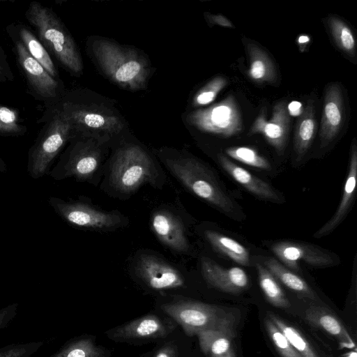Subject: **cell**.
Segmentation results:
<instances>
[{"label": "cell", "mask_w": 357, "mask_h": 357, "mask_svg": "<svg viewBox=\"0 0 357 357\" xmlns=\"http://www.w3.org/2000/svg\"><path fill=\"white\" fill-rule=\"evenodd\" d=\"M165 162L174 177L193 195L234 220L245 218L241 206L202 162L193 157H178L166 159Z\"/></svg>", "instance_id": "6da1fadb"}, {"label": "cell", "mask_w": 357, "mask_h": 357, "mask_svg": "<svg viewBox=\"0 0 357 357\" xmlns=\"http://www.w3.org/2000/svg\"><path fill=\"white\" fill-rule=\"evenodd\" d=\"M26 19L36 30L39 40L70 72L79 74L82 59L76 44L53 10L37 1L30 3Z\"/></svg>", "instance_id": "7a4b0ae2"}, {"label": "cell", "mask_w": 357, "mask_h": 357, "mask_svg": "<svg viewBox=\"0 0 357 357\" xmlns=\"http://www.w3.org/2000/svg\"><path fill=\"white\" fill-rule=\"evenodd\" d=\"M93 52L104 73L119 86L130 91L145 88L149 66L135 50L99 39L93 43Z\"/></svg>", "instance_id": "3957f363"}, {"label": "cell", "mask_w": 357, "mask_h": 357, "mask_svg": "<svg viewBox=\"0 0 357 357\" xmlns=\"http://www.w3.org/2000/svg\"><path fill=\"white\" fill-rule=\"evenodd\" d=\"M41 121L45 125L28 153L27 172L34 179L50 174L55 158L75 134L58 103L46 111Z\"/></svg>", "instance_id": "277c9868"}, {"label": "cell", "mask_w": 357, "mask_h": 357, "mask_svg": "<svg viewBox=\"0 0 357 357\" xmlns=\"http://www.w3.org/2000/svg\"><path fill=\"white\" fill-rule=\"evenodd\" d=\"M158 176L148 153L138 146L130 145L115 154L110 166L109 181L116 192L127 195L144 183L155 185Z\"/></svg>", "instance_id": "5b68a950"}, {"label": "cell", "mask_w": 357, "mask_h": 357, "mask_svg": "<svg viewBox=\"0 0 357 357\" xmlns=\"http://www.w3.org/2000/svg\"><path fill=\"white\" fill-rule=\"evenodd\" d=\"M160 307L188 336L208 330L235 331L234 314L216 305L180 300L163 304Z\"/></svg>", "instance_id": "8992f818"}, {"label": "cell", "mask_w": 357, "mask_h": 357, "mask_svg": "<svg viewBox=\"0 0 357 357\" xmlns=\"http://www.w3.org/2000/svg\"><path fill=\"white\" fill-rule=\"evenodd\" d=\"M58 104L70 121L75 133L84 137L104 142L119 133L123 127L121 119L105 108L68 100Z\"/></svg>", "instance_id": "52a82bcc"}, {"label": "cell", "mask_w": 357, "mask_h": 357, "mask_svg": "<svg viewBox=\"0 0 357 357\" xmlns=\"http://www.w3.org/2000/svg\"><path fill=\"white\" fill-rule=\"evenodd\" d=\"M186 119L198 130L222 137H231L243 130L241 114L231 94L210 107L190 112Z\"/></svg>", "instance_id": "ba28073f"}, {"label": "cell", "mask_w": 357, "mask_h": 357, "mask_svg": "<svg viewBox=\"0 0 357 357\" xmlns=\"http://www.w3.org/2000/svg\"><path fill=\"white\" fill-rule=\"evenodd\" d=\"M48 201L54 211L75 227L105 231L126 225L125 217L116 211H103L81 201L67 202L55 197Z\"/></svg>", "instance_id": "9c48e42d"}, {"label": "cell", "mask_w": 357, "mask_h": 357, "mask_svg": "<svg viewBox=\"0 0 357 357\" xmlns=\"http://www.w3.org/2000/svg\"><path fill=\"white\" fill-rule=\"evenodd\" d=\"M267 246L280 262L297 274L301 273V261L319 268L337 266L340 262L338 256L328 250L303 241L279 240L268 242Z\"/></svg>", "instance_id": "30bf717a"}, {"label": "cell", "mask_w": 357, "mask_h": 357, "mask_svg": "<svg viewBox=\"0 0 357 357\" xmlns=\"http://www.w3.org/2000/svg\"><path fill=\"white\" fill-rule=\"evenodd\" d=\"M100 162V149L89 142L79 141L66 150L49 174L56 181L73 177L89 181L97 174Z\"/></svg>", "instance_id": "8fae6325"}, {"label": "cell", "mask_w": 357, "mask_h": 357, "mask_svg": "<svg viewBox=\"0 0 357 357\" xmlns=\"http://www.w3.org/2000/svg\"><path fill=\"white\" fill-rule=\"evenodd\" d=\"M13 43L17 63L21 68L29 90L33 96L45 102L55 105L60 93V84L52 77L43 66L28 52L22 43L12 32L8 31Z\"/></svg>", "instance_id": "7c38bea8"}, {"label": "cell", "mask_w": 357, "mask_h": 357, "mask_svg": "<svg viewBox=\"0 0 357 357\" xmlns=\"http://www.w3.org/2000/svg\"><path fill=\"white\" fill-rule=\"evenodd\" d=\"M135 269L137 275L155 290L176 289L184 285V278L176 267L151 254H141Z\"/></svg>", "instance_id": "4fadbf2b"}, {"label": "cell", "mask_w": 357, "mask_h": 357, "mask_svg": "<svg viewBox=\"0 0 357 357\" xmlns=\"http://www.w3.org/2000/svg\"><path fill=\"white\" fill-rule=\"evenodd\" d=\"M286 101L278 102L273 107L271 118L266 120V109L261 107L248 135H262L278 155H282L287 146L290 118Z\"/></svg>", "instance_id": "5bb4252c"}, {"label": "cell", "mask_w": 357, "mask_h": 357, "mask_svg": "<svg viewBox=\"0 0 357 357\" xmlns=\"http://www.w3.org/2000/svg\"><path fill=\"white\" fill-rule=\"evenodd\" d=\"M175 326L154 314H147L117 326L106 333L115 341L146 340L166 337Z\"/></svg>", "instance_id": "9a60e30c"}, {"label": "cell", "mask_w": 357, "mask_h": 357, "mask_svg": "<svg viewBox=\"0 0 357 357\" xmlns=\"http://www.w3.org/2000/svg\"><path fill=\"white\" fill-rule=\"evenodd\" d=\"M151 227L155 236L167 248L181 254L190 251L184 226L173 213L165 209L155 211L151 218Z\"/></svg>", "instance_id": "2e32d148"}, {"label": "cell", "mask_w": 357, "mask_h": 357, "mask_svg": "<svg viewBox=\"0 0 357 357\" xmlns=\"http://www.w3.org/2000/svg\"><path fill=\"white\" fill-rule=\"evenodd\" d=\"M218 160L227 174L253 196L274 204H282L285 202L283 195L276 188L233 162L225 155L219 153Z\"/></svg>", "instance_id": "e0dca14e"}, {"label": "cell", "mask_w": 357, "mask_h": 357, "mask_svg": "<svg viewBox=\"0 0 357 357\" xmlns=\"http://www.w3.org/2000/svg\"><path fill=\"white\" fill-rule=\"evenodd\" d=\"M344 120L342 92L337 83H331L325 90L319 130L320 147L327 146L338 135Z\"/></svg>", "instance_id": "ac0fdd59"}, {"label": "cell", "mask_w": 357, "mask_h": 357, "mask_svg": "<svg viewBox=\"0 0 357 357\" xmlns=\"http://www.w3.org/2000/svg\"><path fill=\"white\" fill-rule=\"evenodd\" d=\"M357 181V145L354 138L350 149L348 172L342 198L333 215L313 235L320 238L331 234L346 218L354 204Z\"/></svg>", "instance_id": "d6986e66"}, {"label": "cell", "mask_w": 357, "mask_h": 357, "mask_svg": "<svg viewBox=\"0 0 357 357\" xmlns=\"http://www.w3.org/2000/svg\"><path fill=\"white\" fill-rule=\"evenodd\" d=\"M201 269L205 280L222 291L240 293L249 285L248 276L241 267L225 268L208 257H202Z\"/></svg>", "instance_id": "ffe728a7"}, {"label": "cell", "mask_w": 357, "mask_h": 357, "mask_svg": "<svg viewBox=\"0 0 357 357\" xmlns=\"http://www.w3.org/2000/svg\"><path fill=\"white\" fill-rule=\"evenodd\" d=\"M306 319L314 326L321 328L333 336L341 347L355 349V343L349 333L332 313L319 307L312 306L306 312Z\"/></svg>", "instance_id": "44dd1931"}, {"label": "cell", "mask_w": 357, "mask_h": 357, "mask_svg": "<svg viewBox=\"0 0 357 357\" xmlns=\"http://www.w3.org/2000/svg\"><path fill=\"white\" fill-rule=\"evenodd\" d=\"M252 257L262 264L278 280L289 289L310 299L316 298V294L308 283L275 258L268 256H253Z\"/></svg>", "instance_id": "7402d4cb"}, {"label": "cell", "mask_w": 357, "mask_h": 357, "mask_svg": "<svg viewBox=\"0 0 357 357\" xmlns=\"http://www.w3.org/2000/svg\"><path fill=\"white\" fill-rule=\"evenodd\" d=\"M204 235L207 242L218 253L241 266L252 265V257L248 250L236 239L212 229L205 230Z\"/></svg>", "instance_id": "603a6c76"}, {"label": "cell", "mask_w": 357, "mask_h": 357, "mask_svg": "<svg viewBox=\"0 0 357 357\" xmlns=\"http://www.w3.org/2000/svg\"><path fill=\"white\" fill-rule=\"evenodd\" d=\"M314 107L310 100L297 121L294 136L295 162H301L308 151L315 135Z\"/></svg>", "instance_id": "cb8c5ba5"}, {"label": "cell", "mask_w": 357, "mask_h": 357, "mask_svg": "<svg viewBox=\"0 0 357 357\" xmlns=\"http://www.w3.org/2000/svg\"><path fill=\"white\" fill-rule=\"evenodd\" d=\"M235 331L208 330L197 336L202 352L207 357H236L233 344Z\"/></svg>", "instance_id": "d4e9b609"}, {"label": "cell", "mask_w": 357, "mask_h": 357, "mask_svg": "<svg viewBox=\"0 0 357 357\" xmlns=\"http://www.w3.org/2000/svg\"><path fill=\"white\" fill-rule=\"evenodd\" d=\"M8 31L15 34L22 43L30 55L33 57L54 78L58 77V71L48 52L32 31L24 24L9 26Z\"/></svg>", "instance_id": "484cf974"}, {"label": "cell", "mask_w": 357, "mask_h": 357, "mask_svg": "<svg viewBox=\"0 0 357 357\" xmlns=\"http://www.w3.org/2000/svg\"><path fill=\"white\" fill-rule=\"evenodd\" d=\"M246 50L249 57V77L258 83H273L276 80L275 65L268 54L255 43H248Z\"/></svg>", "instance_id": "4316f807"}, {"label": "cell", "mask_w": 357, "mask_h": 357, "mask_svg": "<svg viewBox=\"0 0 357 357\" xmlns=\"http://www.w3.org/2000/svg\"><path fill=\"white\" fill-rule=\"evenodd\" d=\"M252 265L257 271L259 286L268 301L277 307H288L289 301L274 275L253 257Z\"/></svg>", "instance_id": "83f0119b"}, {"label": "cell", "mask_w": 357, "mask_h": 357, "mask_svg": "<svg viewBox=\"0 0 357 357\" xmlns=\"http://www.w3.org/2000/svg\"><path fill=\"white\" fill-rule=\"evenodd\" d=\"M327 23L331 36L339 49L350 56H354L356 43L351 28L346 22L334 15L328 17Z\"/></svg>", "instance_id": "f1b7e54d"}, {"label": "cell", "mask_w": 357, "mask_h": 357, "mask_svg": "<svg viewBox=\"0 0 357 357\" xmlns=\"http://www.w3.org/2000/svg\"><path fill=\"white\" fill-rule=\"evenodd\" d=\"M107 351L97 346L90 338L71 341L50 357H106Z\"/></svg>", "instance_id": "f546056e"}, {"label": "cell", "mask_w": 357, "mask_h": 357, "mask_svg": "<svg viewBox=\"0 0 357 357\" xmlns=\"http://www.w3.org/2000/svg\"><path fill=\"white\" fill-rule=\"evenodd\" d=\"M268 317L287 339L291 347L301 357H319L303 335L278 317L268 314Z\"/></svg>", "instance_id": "4dcf8cb0"}, {"label": "cell", "mask_w": 357, "mask_h": 357, "mask_svg": "<svg viewBox=\"0 0 357 357\" xmlns=\"http://www.w3.org/2000/svg\"><path fill=\"white\" fill-rule=\"evenodd\" d=\"M230 158L253 168L271 171L272 165L269 160L257 150L248 146H231L225 149Z\"/></svg>", "instance_id": "1f68e13d"}, {"label": "cell", "mask_w": 357, "mask_h": 357, "mask_svg": "<svg viewBox=\"0 0 357 357\" xmlns=\"http://www.w3.org/2000/svg\"><path fill=\"white\" fill-rule=\"evenodd\" d=\"M26 131V127L19 122L17 110L0 105V135L17 137L24 135Z\"/></svg>", "instance_id": "d6a6232c"}, {"label": "cell", "mask_w": 357, "mask_h": 357, "mask_svg": "<svg viewBox=\"0 0 357 357\" xmlns=\"http://www.w3.org/2000/svg\"><path fill=\"white\" fill-rule=\"evenodd\" d=\"M227 80L222 76H217L207 82L195 95L194 107L205 106L212 102L218 93L226 86Z\"/></svg>", "instance_id": "836d02e7"}, {"label": "cell", "mask_w": 357, "mask_h": 357, "mask_svg": "<svg viewBox=\"0 0 357 357\" xmlns=\"http://www.w3.org/2000/svg\"><path fill=\"white\" fill-rule=\"evenodd\" d=\"M265 326L271 340L282 357H301L268 317L265 319Z\"/></svg>", "instance_id": "e575fe53"}, {"label": "cell", "mask_w": 357, "mask_h": 357, "mask_svg": "<svg viewBox=\"0 0 357 357\" xmlns=\"http://www.w3.org/2000/svg\"><path fill=\"white\" fill-rule=\"evenodd\" d=\"M43 345V342L9 344L0 348V357H31Z\"/></svg>", "instance_id": "d590c367"}, {"label": "cell", "mask_w": 357, "mask_h": 357, "mask_svg": "<svg viewBox=\"0 0 357 357\" xmlns=\"http://www.w3.org/2000/svg\"><path fill=\"white\" fill-rule=\"evenodd\" d=\"M18 303L9 305L0 310V331L7 327L17 315Z\"/></svg>", "instance_id": "8d00e7d4"}, {"label": "cell", "mask_w": 357, "mask_h": 357, "mask_svg": "<svg viewBox=\"0 0 357 357\" xmlns=\"http://www.w3.org/2000/svg\"><path fill=\"white\" fill-rule=\"evenodd\" d=\"M13 78L14 76L8 62L6 54L0 46V82L13 81Z\"/></svg>", "instance_id": "74e56055"}, {"label": "cell", "mask_w": 357, "mask_h": 357, "mask_svg": "<svg viewBox=\"0 0 357 357\" xmlns=\"http://www.w3.org/2000/svg\"><path fill=\"white\" fill-rule=\"evenodd\" d=\"M208 22L212 24H217L223 27L234 28L232 23L222 15L206 14Z\"/></svg>", "instance_id": "f35d334b"}, {"label": "cell", "mask_w": 357, "mask_h": 357, "mask_svg": "<svg viewBox=\"0 0 357 357\" xmlns=\"http://www.w3.org/2000/svg\"><path fill=\"white\" fill-rule=\"evenodd\" d=\"M153 357H177V351L174 346H165L160 349Z\"/></svg>", "instance_id": "ab89813d"}, {"label": "cell", "mask_w": 357, "mask_h": 357, "mask_svg": "<svg viewBox=\"0 0 357 357\" xmlns=\"http://www.w3.org/2000/svg\"><path fill=\"white\" fill-rule=\"evenodd\" d=\"M287 111L293 116H300L303 111V105L300 102L292 101L287 106Z\"/></svg>", "instance_id": "60d3db41"}, {"label": "cell", "mask_w": 357, "mask_h": 357, "mask_svg": "<svg viewBox=\"0 0 357 357\" xmlns=\"http://www.w3.org/2000/svg\"><path fill=\"white\" fill-rule=\"evenodd\" d=\"M310 40V38L306 35H301L297 40L299 46H305Z\"/></svg>", "instance_id": "b9f144b4"}, {"label": "cell", "mask_w": 357, "mask_h": 357, "mask_svg": "<svg viewBox=\"0 0 357 357\" xmlns=\"http://www.w3.org/2000/svg\"><path fill=\"white\" fill-rule=\"evenodd\" d=\"M7 170V166L5 162L0 157V172H4Z\"/></svg>", "instance_id": "7bdbcfd3"}, {"label": "cell", "mask_w": 357, "mask_h": 357, "mask_svg": "<svg viewBox=\"0 0 357 357\" xmlns=\"http://www.w3.org/2000/svg\"><path fill=\"white\" fill-rule=\"evenodd\" d=\"M345 357H357V353L356 349L350 352H349Z\"/></svg>", "instance_id": "ee69618b"}]
</instances>
